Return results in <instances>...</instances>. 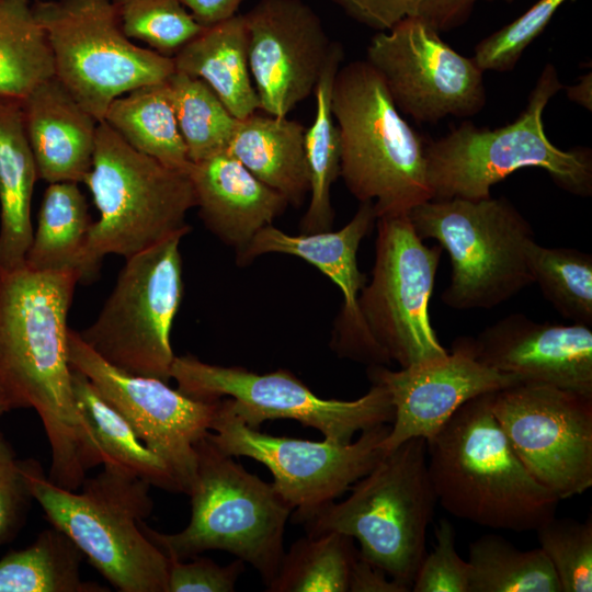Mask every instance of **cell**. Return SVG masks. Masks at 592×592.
<instances>
[{
  "label": "cell",
  "instance_id": "1",
  "mask_svg": "<svg viewBox=\"0 0 592 592\" xmlns=\"http://www.w3.org/2000/svg\"><path fill=\"white\" fill-rule=\"evenodd\" d=\"M79 276L0 266V402L33 408L52 452L48 479L77 490L102 465L81 414L68 355L67 318Z\"/></svg>",
  "mask_w": 592,
  "mask_h": 592
},
{
  "label": "cell",
  "instance_id": "2",
  "mask_svg": "<svg viewBox=\"0 0 592 592\" xmlns=\"http://www.w3.org/2000/svg\"><path fill=\"white\" fill-rule=\"evenodd\" d=\"M492 394L465 402L426 440L429 475L452 515L494 530L535 531L560 500L514 453L492 412Z\"/></svg>",
  "mask_w": 592,
  "mask_h": 592
},
{
  "label": "cell",
  "instance_id": "3",
  "mask_svg": "<svg viewBox=\"0 0 592 592\" xmlns=\"http://www.w3.org/2000/svg\"><path fill=\"white\" fill-rule=\"evenodd\" d=\"M33 500L52 526L64 532L83 557L119 592H167L169 558L145 535L153 510L150 485L113 463L80 492L53 483L34 459L21 460Z\"/></svg>",
  "mask_w": 592,
  "mask_h": 592
},
{
  "label": "cell",
  "instance_id": "4",
  "mask_svg": "<svg viewBox=\"0 0 592 592\" xmlns=\"http://www.w3.org/2000/svg\"><path fill=\"white\" fill-rule=\"evenodd\" d=\"M331 111L340 144V177L376 219L409 214L433 198L425 144L401 116L383 79L366 61L339 68Z\"/></svg>",
  "mask_w": 592,
  "mask_h": 592
},
{
  "label": "cell",
  "instance_id": "5",
  "mask_svg": "<svg viewBox=\"0 0 592 592\" xmlns=\"http://www.w3.org/2000/svg\"><path fill=\"white\" fill-rule=\"evenodd\" d=\"M349 490L341 502L294 511L293 522L307 535L338 532L356 539L365 560L411 591L437 503L425 439H410L386 453Z\"/></svg>",
  "mask_w": 592,
  "mask_h": 592
},
{
  "label": "cell",
  "instance_id": "6",
  "mask_svg": "<svg viewBox=\"0 0 592 592\" xmlns=\"http://www.w3.org/2000/svg\"><path fill=\"white\" fill-rule=\"evenodd\" d=\"M207 433L194 445L196 473L187 492L186 527L166 534L143 522L141 530L169 559L189 560L206 550H224L252 566L269 587L285 553L284 533L293 509L273 483L236 463Z\"/></svg>",
  "mask_w": 592,
  "mask_h": 592
},
{
  "label": "cell",
  "instance_id": "7",
  "mask_svg": "<svg viewBox=\"0 0 592 592\" xmlns=\"http://www.w3.org/2000/svg\"><path fill=\"white\" fill-rule=\"evenodd\" d=\"M562 88L556 68L548 64L514 122L494 129L464 122L442 138L426 143L432 200L488 198L494 184L527 167L544 169L568 193L590 196L591 151L561 150L550 143L544 129V110Z\"/></svg>",
  "mask_w": 592,
  "mask_h": 592
},
{
  "label": "cell",
  "instance_id": "8",
  "mask_svg": "<svg viewBox=\"0 0 592 592\" xmlns=\"http://www.w3.org/2000/svg\"><path fill=\"white\" fill-rule=\"evenodd\" d=\"M83 183L99 219L91 225L82 283L98 277L107 254L126 259L191 230L185 217L196 201L189 172L134 149L105 122L98 125L92 164Z\"/></svg>",
  "mask_w": 592,
  "mask_h": 592
},
{
  "label": "cell",
  "instance_id": "9",
  "mask_svg": "<svg viewBox=\"0 0 592 592\" xmlns=\"http://www.w3.org/2000/svg\"><path fill=\"white\" fill-rule=\"evenodd\" d=\"M409 218L422 240L434 239L449 255L447 307L490 309L533 284L527 249L535 235L506 197L430 200Z\"/></svg>",
  "mask_w": 592,
  "mask_h": 592
},
{
  "label": "cell",
  "instance_id": "10",
  "mask_svg": "<svg viewBox=\"0 0 592 592\" xmlns=\"http://www.w3.org/2000/svg\"><path fill=\"white\" fill-rule=\"evenodd\" d=\"M33 11L46 34L55 77L99 123L114 99L163 82L175 71L172 57L125 35L113 0H36Z\"/></svg>",
  "mask_w": 592,
  "mask_h": 592
},
{
  "label": "cell",
  "instance_id": "11",
  "mask_svg": "<svg viewBox=\"0 0 592 592\" xmlns=\"http://www.w3.org/2000/svg\"><path fill=\"white\" fill-rule=\"evenodd\" d=\"M175 234L126 258L95 320L78 332L112 366L169 382L171 329L183 298L181 239Z\"/></svg>",
  "mask_w": 592,
  "mask_h": 592
},
{
  "label": "cell",
  "instance_id": "12",
  "mask_svg": "<svg viewBox=\"0 0 592 592\" xmlns=\"http://www.w3.org/2000/svg\"><path fill=\"white\" fill-rule=\"evenodd\" d=\"M170 377L189 397L213 401L225 398L248 426L289 419L319 431L326 440L350 443L357 432L391 423L394 407L378 384L355 400L323 399L286 369L258 374L239 366L205 363L193 355L175 356Z\"/></svg>",
  "mask_w": 592,
  "mask_h": 592
},
{
  "label": "cell",
  "instance_id": "13",
  "mask_svg": "<svg viewBox=\"0 0 592 592\" xmlns=\"http://www.w3.org/2000/svg\"><path fill=\"white\" fill-rule=\"evenodd\" d=\"M376 223L372 278L357 298L364 329L387 362L401 368L445 356L429 314L442 247L424 244L409 214Z\"/></svg>",
  "mask_w": 592,
  "mask_h": 592
},
{
  "label": "cell",
  "instance_id": "14",
  "mask_svg": "<svg viewBox=\"0 0 592 592\" xmlns=\"http://www.w3.org/2000/svg\"><path fill=\"white\" fill-rule=\"evenodd\" d=\"M389 430L390 423L380 424L346 444L274 436L248 426L223 397L207 435L225 454L264 465L281 498L306 512L334 501L369 473L386 454L382 442Z\"/></svg>",
  "mask_w": 592,
  "mask_h": 592
},
{
  "label": "cell",
  "instance_id": "15",
  "mask_svg": "<svg viewBox=\"0 0 592 592\" xmlns=\"http://www.w3.org/2000/svg\"><path fill=\"white\" fill-rule=\"evenodd\" d=\"M491 407L524 467L560 501L592 486V397L519 383L493 392Z\"/></svg>",
  "mask_w": 592,
  "mask_h": 592
},
{
  "label": "cell",
  "instance_id": "16",
  "mask_svg": "<svg viewBox=\"0 0 592 592\" xmlns=\"http://www.w3.org/2000/svg\"><path fill=\"white\" fill-rule=\"evenodd\" d=\"M365 60L378 72L400 113L419 123H436L449 115L468 117L486 104L485 71L419 19L377 32Z\"/></svg>",
  "mask_w": 592,
  "mask_h": 592
},
{
  "label": "cell",
  "instance_id": "17",
  "mask_svg": "<svg viewBox=\"0 0 592 592\" xmlns=\"http://www.w3.org/2000/svg\"><path fill=\"white\" fill-rule=\"evenodd\" d=\"M68 355L71 368L88 377L166 464L180 492L187 494L196 473L194 445L210 430L218 399H194L161 379L123 372L94 353L72 329Z\"/></svg>",
  "mask_w": 592,
  "mask_h": 592
},
{
  "label": "cell",
  "instance_id": "18",
  "mask_svg": "<svg viewBox=\"0 0 592 592\" xmlns=\"http://www.w3.org/2000/svg\"><path fill=\"white\" fill-rule=\"evenodd\" d=\"M242 16L260 109L285 117L315 91L332 41L303 0H260Z\"/></svg>",
  "mask_w": 592,
  "mask_h": 592
},
{
  "label": "cell",
  "instance_id": "19",
  "mask_svg": "<svg viewBox=\"0 0 592 592\" xmlns=\"http://www.w3.org/2000/svg\"><path fill=\"white\" fill-rule=\"evenodd\" d=\"M367 376L388 391L394 407L389 433L382 442L385 453L413 437L429 440L468 400L521 383L480 362L471 337L455 339L443 357L399 371L372 365Z\"/></svg>",
  "mask_w": 592,
  "mask_h": 592
},
{
  "label": "cell",
  "instance_id": "20",
  "mask_svg": "<svg viewBox=\"0 0 592 592\" xmlns=\"http://www.w3.org/2000/svg\"><path fill=\"white\" fill-rule=\"evenodd\" d=\"M375 221L373 203L363 202L353 218L337 231L289 235L272 224L262 228L237 259L243 265L260 255L281 253L300 258L317 267L339 287L343 296L332 349L341 357L368 366L388 364L364 329L357 308L358 294L367 283L357 265V251Z\"/></svg>",
  "mask_w": 592,
  "mask_h": 592
},
{
  "label": "cell",
  "instance_id": "21",
  "mask_svg": "<svg viewBox=\"0 0 592 592\" xmlns=\"http://www.w3.org/2000/svg\"><path fill=\"white\" fill-rule=\"evenodd\" d=\"M480 362L517 377L592 397V329L515 312L473 338Z\"/></svg>",
  "mask_w": 592,
  "mask_h": 592
},
{
  "label": "cell",
  "instance_id": "22",
  "mask_svg": "<svg viewBox=\"0 0 592 592\" xmlns=\"http://www.w3.org/2000/svg\"><path fill=\"white\" fill-rule=\"evenodd\" d=\"M189 175L204 225L236 250L237 259L288 205L227 151L191 163Z\"/></svg>",
  "mask_w": 592,
  "mask_h": 592
},
{
  "label": "cell",
  "instance_id": "23",
  "mask_svg": "<svg viewBox=\"0 0 592 592\" xmlns=\"http://www.w3.org/2000/svg\"><path fill=\"white\" fill-rule=\"evenodd\" d=\"M38 178L83 182L92 164L99 122L54 76L21 101Z\"/></svg>",
  "mask_w": 592,
  "mask_h": 592
},
{
  "label": "cell",
  "instance_id": "24",
  "mask_svg": "<svg viewBox=\"0 0 592 592\" xmlns=\"http://www.w3.org/2000/svg\"><path fill=\"white\" fill-rule=\"evenodd\" d=\"M305 132L287 116L253 113L237 121L226 151L288 204L299 206L310 187Z\"/></svg>",
  "mask_w": 592,
  "mask_h": 592
},
{
  "label": "cell",
  "instance_id": "25",
  "mask_svg": "<svg viewBox=\"0 0 592 592\" xmlns=\"http://www.w3.org/2000/svg\"><path fill=\"white\" fill-rule=\"evenodd\" d=\"M38 179L21 100L0 96V266L25 263L33 238L31 203Z\"/></svg>",
  "mask_w": 592,
  "mask_h": 592
},
{
  "label": "cell",
  "instance_id": "26",
  "mask_svg": "<svg viewBox=\"0 0 592 592\" xmlns=\"http://www.w3.org/2000/svg\"><path fill=\"white\" fill-rule=\"evenodd\" d=\"M172 58L175 70L205 81L237 119L260 109L249 69L242 14L203 29Z\"/></svg>",
  "mask_w": 592,
  "mask_h": 592
},
{
  "label": "cell",
  "instance_id": "27",
  "mask_svg": "<svg viewBox=\"0 0 592 592\" xmlns=\"http://www.w3.org/2000/svg\"><path fill=\"white\" fill-rule=\"evenodd\" d=\"M92 223L78 183H49L25 265L41 272H73L82 283L84 252Z\"/></svg>",
  "mask_w": 592,
  "mask_h": 592
},
{
  "label": "cell",
  "instance_id": "28",
  "mask_svg": "<svg viewBox=\"0 0 592 592\" xmlns=\"http://www.w3.org/2000/svg\"><path fill=\"white\" fill-rule=\"evenodd\" d=\"M103 122L134 149L169 168L189 172L192 162L178 126L167 80L137 87L114 99Z\"/></svg>",
  "mask_w": 592,
  "mask_h": 592
},
{
  "label": "cell",
  "instance_id": "29",
  "mask_svg": "<svg viewBox=\"0 0 592 592\" xmlns=\"http://www.w3.org/2000/svg\"><path fill=\"white\" fill-rule=\"evenodd\" d=\"M343 57L344 50L341 43L332 41L327 61L314 91L315 117L305 132L310 187L308 207L299 227L303 234L331 230L334 220L331 186L340 175V144L331 111V94Z\"/></svg>",
  "mask_w": 592,
  "mask_h": 592
},
{
  "label": "cell",
  "instance_id": "30",
  "mask_svg": "<svg viewBox=\"0 0 592 592\" xmlns=\"http://www.w3.org/2000/svg\"><path fill=\"white\" fill-rule=\"evenodd\" d=\"M73 390L81 414L104 463H113L150 486L169 492L180 488L166 464L137 436L125 418L109 403L86 375L72 369Z\"/></svg>",
  "mask_w": 592,
  "mask_h": 592
},
{
  "label": "cell",
  "instance_id": "31",
  "mask_svg": "<svg viewBox=\"0 0 592 592\" xmlns=\"http://www.w3.org/2000/svg\"><path fill=\"white\" fill-rule=\"evenodd\" d=\"M82 558L77 545L52 526L26 548L0 559V592H109L81 579Z\"/></svg>",
  "mask_w": 592,
  "mask_h": 592
},
{
  "label": "cell",
  "instance_id": "32",
  "mask_svg": "<svg viewBox=\"0 0 592 592\" xmlns=\"http://www.w3.org/2000/svg\"><path fill=\"white\" fill-rule=\"evenodd\" d=\"M54 76L53 54L32 0H0V96L22 101Z\"/></svg>",
  "mask_w": 592,
  "mask_h": 592
},
{
  "label": "cell",
  "instance_id": "33",
  "mask_svg": "<svg viewBox=\"0 0 592 592\" xmlns=\"http://www.w3.org/2000/svg\"><path fill=\"white\" fill-rule=\"evenodd\" d=\"M358 550L338 532L306 535L284 553L269 592H349Z\"/></svg>",
  "mask_w": 592,
  "mask_h": 592
},
{
  "label": "cell",
  "instance_id": "34",
  "mask_svg": "<svg viewBox=\"0 0 592 592\" xmlns=\"http://www.w3.org/2000/svg\"><path fill=\"white\" fill-rule=\"evenodd\" d=\"M468 592H561L558 577L540 548L521 550L500 535L469 545Z\"/></svg>",
  "mask_w": 592,
  "mask_h": 592
},
{
  "label": "cell",
  "instance_id": "35",
  "mask_svg": "<svg viewBox=\"0 0 592 592\" xmlns=\"http://www.w3.org/2000/svg\"><path fill=\"white\" fill-rule=\"evenodd\" d=\"M167 86L190 161L226 151L238 119L213 89L178 70L167 79Z\"/></svg>",
  "mask_w": 592,
  "mask_h": 592
},
{
  "label": "cell",
  "instance_id": "36",
  "mask_svg": "<svg viewBox=\"0 0 592 592\" xmlns=\"http://www.w3.org/2000/svg\"><path fill=\"white\" fill-rule=\"evenodd\" d=\"M533 278L551 306L573 323L592 325V255L572 248L527 249Z\"/></svg>",
  "mask_w": 592,
  "mask_h": 592
},
{
  "label": "cell",
  "instance_id": "37",
  "mask_svg": "<svg viewBox=\"0 0 592 592\" xmlns=\"http://www.w3.org/2000/svg\"><path fill=\"white\" fill-rule=\"evenodd\" d=\"M123 32L172 57L203 27L182 0H113Z\"/></svg>",
  "mask_w": 592,
  "mask_h": 592
},
{
  "label": "cell",
  "instance_id": "38",
  "mask_svg": "<svg viewBox=\"0 0 592 592\" xmlns=\"http://www.w3.org/2000/svg\"><path fill=\"white\" fill-rule=\"evenodd\" d=\"M346 15L377 32L406 19H419L437 32L465 24L476 4L490 0H331Z\"/></svg>",
  "mask_w": 592,
  "mask_h": 592
},
{
  "label": "cell",
  "instance_id": "39",
  "mask_svg": "<svg viewBox=\"0 0 592 592\" xmlns=\"http://www.w3.org/2000/svg\"><path fill=\"white\" fill-rule=\"evenodd\" d=\"M540 549L558 577L561 592L592 591V520L551 517L537 530Z\"/></svg>",
  "mask_w": 592,
  "mask_h": 592
},
{
  "label": "cell",
  "instance_id": "40",
  "mask_svg": "<svg viewBox=\"0 0 592 592\" xmlns=\"http://www.w3.org/2000/svg\"><path fill=\"white\" fill-rule=\"evenodd\" d=\"M567 0H538L516 20L475 47L474 59L482 71H509L526 47L545 30L557 9Z\"/></svg>",
  "mask_w": 592,
  "mask_h": 592
},
{
  "label": "cell",
  "instance_id": "41",
  "mask_svg": "<svg viewBox=\"0 0 592 592\" xmlns=\"http://www.w3.org/2000/svg\"><path fill=\"white\" fill-rule=\"evenodd\" d=\"M455 530L446 520L435 527V545L425 554L411 585L413 592H468L470 566L455 548Z\"/></svg>",
  "mask_w": 592,
  "mask_h": 592
},
{
  "label": "cell",
  "instance_id": "42",
  "mask_svg": "<svg viewBox=\"0 0 592 592\" xmlns=\"http://www.w3.org/2000/svg\"><path fill=\"white\" fill-rule=\"evenodd\" d=\"M189 560L169 559L167 592H232L246 565L238 558L227 566L200 556Z\"/></svg>",
  "mask_w": 592,
  "mask_h": 592
},
{
  "label": "cell",
  "instance_id": "43",
  "mask_svg": "<svg viewBox=\"0 0 592 592\" xmlns=\"http://www.w3.org/2000/svg\"><path fill=\"white\" fill-rule=\"evenodd\" d=\"M31 500L21 460L0 432V546L22 526Z\"/></svg>",
  "mask_w": 592,
  "mask_h": 592
},
{
  "label": "cell",
  "instance_id": "44",
  "mask_svg": "<svg viewBox=\"0 0 592 592\" xmlns=\"http://www.w3.org/2000/svg\"><path fill=\"white\" fill-rule=\"evenodd\" d=\"M409 589L395 580L387 579V573L365 560L360 551L353 565L349 592H408Z\"/></svg>",
  "mask_w": 592,
  "mask_h": 592
},
{
  "label": "cell",
  "instance_id": "45",
  "mask_svg": "<svg viewBox=\"0 0 592 592\" xmlns=\"http://www.w3.org/2000/svg\"><path fill=\"white\" fill-rule=\"evenodd\" d=\"M243 0H182L194 20L203 27H209L237 14Z\"/></svg>",
  "mask_w": 592,
  "mask_h": 592
},
{
  "label": "cell",
  "instance_id": "46",
  "mask_svg": "<svg viewBox=\"0 0 592 592\" xmlns=\"http://www.w3.org/2000/svg\"><path fill=\"white\" fill-rule=\"evenodd\" d=\"M567 96L591 111L592 109V76L588 73L579 79V82L566 88Z\"/></svg>",
  "mask_w": 592,
  "mask_h": 592
},
{
  "label": "cell",
  "instance_id": "47",
  "mask_svg": "<svg viewBox=\"0 0 592 592\" xmlns=\"http://www.w3.org/2000/svg\"><path fill=\"white\" fill-rule=\"evenodd\" d=\"M5 412H7V411H5L4 407H3L2 403L0 402V417H1L3 413H5Z\"/></svg>",
  "mask_w": 592,
  "mask_h": 592
},
{
  "label": "cell",
  "instance_id": "48",
  "mask_svg": "<svg viewBox=\"0 0 592 592\" xmlns=\"http://www.w3.org/2000/svg\"><path fill=\"white\" fill-rule=\"evenodd\" d=\"M505 1H506V2H512V1H514V0H505Z\"/></svg>",
  "mask_w": 592,
  "mask_h": 592
}]
</instances>
